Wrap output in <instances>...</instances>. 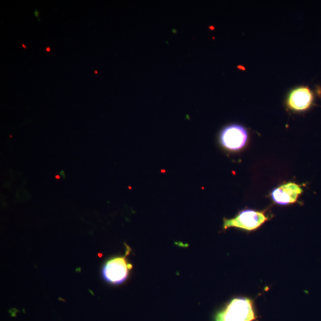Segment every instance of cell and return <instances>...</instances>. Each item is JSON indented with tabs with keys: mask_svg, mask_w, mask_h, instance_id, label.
I'll return each instance as SVG.
<instances>
[{
	"mask_svg": "<svg viewBox=\"0 0 321 321\" xmlns=\"http://www.w3.org/2000/svg\"><path fill=\"white\" fill-rule=\"evenodd\" d=\"M256 319L251 299H233L215 317V321H253Z\"/></svg>",
	"mask_w": 321,
	"mask_h": 321,
	"instance_id": "obj_1",
	"label": "cell"
},
{
	"mask_svg": "<svg viewBox=\"0 0 321 321\" xmlns=\"http://www.w3.org/2000/svg\"><path fill=\"white\" fill-rule=\"evenodd\" d=\"M130 252L129 247L127 246L124 256L112 257L106 262L102 270L104 280L108 283L119 285L123 283L128 279L132 268V265L128 263L126 259Z\"/></svg>",
	"mask_w": 321,
	"mask_h": 321,
	"instance_id": "obj_2",
	"label": "cell"
},
{
	"mask_svg": "<svg viewBox=\"0 0 321 321\" xmlns=\"http://www.w3.org/2000/svg\"><path fill=\"white\" fill-rule=\"evenodd\" d=\"M268 220L265 214L259 211L247 210L241 211L238 215L232 219H224V229L230 227L252 231L261 226Z\"/></svg>",
	"mask_w": 321,
	"mask_h": 321,
	"instance_id": "obj_3",
	"label": "cell"
},
{
	"mask_svg": "<svg viewBox=\"0 0 321 321\" xmlns=\"http://www.w3.org/2000/svg\"><path fill=\"white\" fill-rule=\"evenodd\" d=\"M248 140V133L243 126L232 125L226 126L219 134L222 146L229 150H238L243 148Z\"/></svg>",
	"mask_w": 321,
	"mask_h": 321,
	"instance_id": "obj_4",
	"label": "cell"
},
{
	"mask_svg": "<svg viewBox=\"0 0 321 321\" xmlns=\"http://www.w3.org/2000/svg\"><path fill=\"white\" fill-rule=\"evenodd\" d=\"M313 92L308 87H297L288 96L287 104L290 109L296 111H305L314 102Z\"/></svg>",
	"mask_w": 321,
	"mask_h": 321,
	"instance_id": "obj_5",
	"label": "cell"
},
{
	"mask_svg": "<svg viewBox=\"0 0 321 321\" xmlns=\"http://www.w3.org/2000/svg\"><path fill=\"white\" fill-rule=\"evenodd\" d=\"M302 192V189L297 184L289 183L274 189L271 196L277 204L285 205L297 201L299 196Z\"/></svg>",
	"mask_w": 321,
	"mask_h": 321,
	"instance_id": "obj_6",
	"label": "cell"
},
{
	"mask_svg": "<svg viewBox=\"0 0 321 321\" xmlns=\"http://www.w3.org/2000/svg\"><path fill=\"white\" fill-rule=\"evenodd\" d=\"M35 16L36 17L39 18V15H40V12L38 10H36L35 12H34Z\"/></svg>",
	"mask_w": 321,
	"mask_h": 321,
	"instance_id": "obj_7",
	"label": "cell"
},
{
	"mask_svg": "<svg viewBox=\"0 0 321 321\" xmlns=\"http://www.w3.org/2000/svg\"><path fill=\"white\" fill-rule=\"evenodd\" d=\"M45 49H46V51H47V52H50L51 51V48H50V47H48V46H47V47H46L45 48Z\"/></svg>",
	"mask_w": 321,
	"mask_h": 321,
	"instance_id": "obj_8",
	"label": "cell"
},
{
	"mask_svg": "<svg viewBox=\"0 0 321 321\" xmlns=\"http://www.w3.org/2000/svg\"><path fill=\"white\" fill-rule=\"evenodd\" d=\"M21 45H22V46L24 48H25V49L27 48L26 46L24 45V43H21Z\"/></svg>",
	"mask_w": 321,
	"mask_h": 321,
	"instance_id": "obj_9",
	"label": "cell"
},
{
	"mask_svg": "<svg viewBox=\"0 0 321 321\" xmlns=\"http://www.w3.org/2000/svg\"><path fill=\"white\" fill-rule=\"evenodd\" d=\"M56 178H59V176H56Z\"/></svg>",
	"mask_w": 321,
	"mask_h": 321,
	"instance_id": "obj_10",
	"label": "cell"
}]
</instances>
